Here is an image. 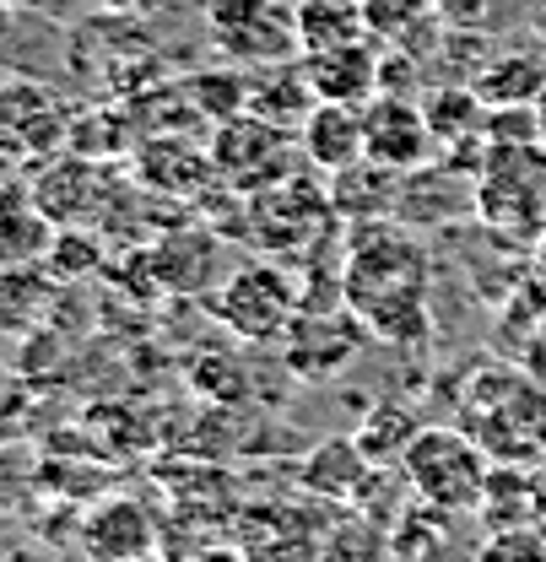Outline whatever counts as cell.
Returning a JSON list of instances; mask_svg holds the SVG:
<instances>
[{
  "label": "cell",
  "mask_w": 546,
  "mask_h": 562,
  "mask_svg": "<svg viewBox=\"0 0 546 562\" xmlns=\"http://www.w3.org/2000/svg\"><path fill=\"white\" fill-rule=\"evenodd\" d=\"M433 260L422 238L395 216L352 222L342 255V303L368 325L374 341L427 347L433 341Z\"/></svg>",
  "instance_id": "obj_1"
},
{
  "label": "cell",
  "mask_w": 546,
  "mask_h": 562,
  "mask_svg": "<svg viewBox=\"0 0 546 562\" xmlns=\"http://www.w3.org/2000/svg\"><path fill=\"white\" fill-rule=\"evenodd\" d=\"M460 427L492 454V465H546V390L514 368H481L460 395Z\"/></svg>",
  "instance_id": "obj_2"
},
{
  "label": "cell",
  "mask_w": 546,
  "mask_h": 562,
  "mask_svg": "<svg viewBox=\"0 0 546 562\" xmlns=\"http://www.w3.org/2000/svg\"><path fill=\"white\" fill-rule=\"evenodd\" d=\"M406 487L433 508V514H471L481 508V492L492 476V454L455 422V427H422L411 438L406 460Z\"/></svg>",
  "instance_id": "obj_3"
},
{
  "label": "cell",
  "mask_w": 546,
  "mask_h": 562,
  "mask_svg": "<svg viewBox=\"0 0 546 562\" xmlns=\"http://www.w3.org/2000/svg\"><path fill=\"white\" fill-rule=\"evenodd\" d=\"M477 216L487 227L542 238L546 233V146L542 140H487L477 162Z\"/></svg>",
  "instance_id": "obj_4"
},
{
  "label": "cell",
  "mask_w": 546,
  "mask_h": 562,
  "mask_svg": "<svg viewBox=\"0 0 546 562\" xmlns=\"http://www.w3.org/2000/svg\"><path fill=\"white\" fill-rule=\"evenodd\" d=\"M336 216L331 184H314L303 168L276 179L266 190L244 195V238H255L266 255H303L320 244L325 222Z\"/></svg>",
  "instance_id": "obj_5"
},
{
  "label": "cell",
  "mask_w": 546,
  "mask_h": 562,
  "mask_svg": "<svg viewBox=\"0 0 546 562\" xmlns=\"http://www.w3.org/2000/svg\"><path fill=\"white\" fill-rule=\"evenodd\" d=\"M298 286L292 277L271 266V260H255V266H238L233 277L222 281V286H211V297H205V308H211V319L222 325V330H233L238 341H281L287 336V325L298 319Z\"/></svg>",
  "instance_id": "obj_6"
},
{
  "label": "cell",
  "mask_w": 546,
  "mask_h": 562,
  "mask_svg": "<svg viewBox=\"0 0 546 562\" xmlns=\"http://www.w3.org/2000/svg\"><path fill=\"white\" fill-rule=\"evenodd\" d=\"M211 157H216L222 184L255 195V190H266L276 179L298 173V157H303V151H298V131H292V125H276L266 114L244 109V114H233V120L216 125Z\"/></svg>",
  "instance_id": "obj_7"
},
{
  "label": "cell",
  "mask_w": 546,
  "mask_h": 562,
  "mask_svg": "<svg viewBox=\"0 0 546 562\" xmlns=\"http://www.w3.org/2000/svg\"><path fill=\"white\" fill-rule=\"evenodd\" d=\"M70 109L44 81H0V157L5 162H44L66 151Z\"/></svg>",
  "instance_id": "obj_8"
},
{
  "label": "cell",
  "mask_w": 546,
  "mask_h": 562,
  "mask_svg": "<svg viewBox=\"0 0 546 562\" xmlns=\"http://www.w3.org/2000/svg\"><path fill=\"white\" fill-rule=\"evenodd\" d=\"M363 336H368V325L346 303L342 308H298V319L281 336V362H287L292 379L320 384V379H336L346 362L357 357Z\"/></svg>",
  "instance_id": "obj_9"
},
{
  "label": "cell",
  "mask_w": 546,
  "mask_h": 562,
  "mask_svg": "<svg viewBox=\"0 0 546 562\" xmlns=\"http://www.w3.org/2000/svg\"><path fill=\"white\" fill-rule=\"evenodd\" d=\"M211 33L233 60L281 66L298 44V16L276 0H211Z\"/></svg>",
  "instance_id": "obj_10"
},
{
  "label": "cell",
  "mask_w": 546,
  "mask_h": 562,
  "mask_svg": "<svg viewBox=\"0 0 546 562\" xmlns=\"http://www.w3.org/2000/svg\"><path fill=\"white\" fill-rule=\"evenodd\" d=\"M433 125L422 114V103L395 98V92H379L368 109H363V157L390 168V173H416L427 168L433 157Z\"/></svg>",
  "instance_id": "obj_11"
},
{
  "label": "cell",
  "mask_w": 546,
  "mask_h": 562,
  "mask_svg": "<svg viewBox=\"0 0 546 562\" xmlns=\"http://www.w3.org/2000/svg\"><path fill=\"white\" fill-rule=\"evenodd\" d=\"M27 190H33V201L44 206V216L55 227H70V222H87V216L103 211L109 173H103V162H92V157L66 146V151H55V157L27 168Z\"/></svg>",
  "instance_id": "obj_12"
},
{
  "label": "cell",
  "mask_w": 546,
  "mask_h": 562,
  "mask_svg": "<svg viewBox=\"0 0 546 562\" xmlns=\"http://www.w3.org/2000/svg\"><path fill=\"white\" fill-rule=\"evenodd\" d=\"M81 558L87 562H146L157 552V519L146 514V503L136 497H98L81 514Z\"/></svg>",
  "instance_id": "obj_13"
},
{
  "label": "cell",
  "mask_w": 546,
  "mask_h": 562,
  "mask_svg": "<svg viewBox=\"0 0 546 562\" xmlns=\"http://www.w3.org/2000/svg\"><path fill=\"white\" fill-rule=\"evenodd\" d=\"M303 81L314 92V103H357L368 109L379 98V49L368 38H352V44H331V49H309L303 60Z\"/></svg>",
  "instance_id": "obj_14"
},
{
  "label": "cell",
  "mask_w": 546,
  "mask_h": 562,
  "mask_svg": "<svg viewBox=\"0 0 546 562\" xmlns=\"http://www.w3.org/2000/svg\"><path fill=\"white\" fill-rule=\"evenodd\" d=\"M136 179L152 195L201 201L222 173H216V157L201 151V146H190V140H179V136H152L136 146Z\"/></svg>",
  "instance_id": "obj_15"
},
{
  "label": "cell",
  "mask_w": 546,
  "mask_h": 562,
  "mask_svg": "<svg viewBox=\"0 0 546 562\" xmlns=\"http://www.w3.org/2000/svg\"><path fill=\"white\" fill-rule=\"evenodd\" d=\"M49 244H55V222L33 201L27 179H5L0 184V271L44 266Z\"/></svg>",
  "instance_id": "obj_16"
},
{
  "label": "cell",
  "mask_w": 546,
  "mask_h": 562,
  "mask_svg": "<svg viewBox=\"0 0 546 562\" xmlns=\"http://www.w3.org/2000/svg\"><path fill=\"white\" fill-rule=\"evenodd\" d=\"M298 151L320 173H342L363 157V109L357 103H314L298 125Z\"/></svg>",
  "instance_id": "obj_17"
},
{
  "label": "cell",
  "mask_w": 546,
  "mask_h": 562,
  "mask_svg": "<svg viewBox=\"0 0 546 562\" xmlns=\"http://www.w3.org/2000/svg\"><path fill=\"white\" fill-rule=\"evenodd\" d=\"M368 476H374V460L363 454V443L357 438H320L309 454H303V487L314 492V497H325V503H357L363 487H368Z\"/></svg>",
  "instance_id": "obj_18"
},
{
  "label": "cell",
  "mask_w": 546,
  "mask_h": 562,
  "mask_svg": "<svg viewBox=\"0 0 546 562\" xmlns=\"http://www.w3.org/2000/svg\"><path fill=\"white\" fill-rule=\"evenodd\" d=\"M401 184H406V173H390V168L357 157L352 168L331 173V206H336V216H346V222L395 216V206H401Z\"/></svg>",
  "instance_id": "obj_19"
},
{
  "label": "cell",
  "mask_w": 546,
  "mask_h": 562,
  "mask_svg": "<svg viewBox=\"0 0 546 562\" xmlns=\"http://www.w3.org/2000/svg\"><path fill=\"white\" fill-rule=\"evenodd\" d=\"M211 255H216V244L205 233H168L146 260H152V281L157 286H168V292L174 286L179 292H201L205 281H211V266H205Z\"/></svg>",
  "instance_id": "obj_20"
},
{
  "label": "cell",
  "mask_w": 546,
  "mask_h": 562,
  "mask_svg": "<svg viewBox=\"0 0 546 562\" xmlns=\"http://www.w3.org/2000/svg\"><path fill=\"white\" fill-rule=\"evenodd\" d=\"M292 16H298L303 55L309 49H331V44H352V38H368L363 0H298Z\"/></svg>",
  "instance_id": "obj_21"
},
{
  "label": "cell",
  "mask_w": 546,
  "mask_h": 562,
  "mask_svg": "<svg viewBox=\"0 0 546 562\" xmlns=\"http://www.w3.org/2000/svg\"><path fill=\"white\" fill-rule=\"evenodd\" d=\"M416 432H422L416 412H411V406H395V401H385V406H374V412L363 417V427H357L352 438L363 443V454H368L374 465H401Z\"/></svg>",
  "instance_id": "obj_22"
},
{
  "label": "cell",
  "mask_w": 546,
  "mask_h": 562,
  "mask_svg": "<svg viewBox=\"0 0 546 562\" xmlns=\"http://www.w3.org/2000/svg\"><path fill=\"white\" fill-rule=\"evenodd\" d=\"M49 286H55V277H49L44 266H16V271H0V330H5V336L33 330V325L44 319Z\"/></svg>",
  "instance_id": "obj_23"
},
{
  "label": "cell",
  "mask_w": 546,
  "mask_h": 562,
  "mask_svg": "<svg viewBox=\"0 0 546 562\" xmlns=\"http://www.w3.org/2000/svg\"><path fill=\"white\" fill-rule=\"evenodd\" d=\"M185 103H190L201 120L222 125V120H233V114L249 109V81H244L238 70H196V76L185 81Z\"/></svg>",
  "instance_id": "obj_24"
},
{
  "label": "cell",
  "mask_w": 546,
  "mask_h": 562,
  "mask_svg": "<svg viewBox=\"0 0 546 562\" xmlns=\"http://www.w3.org/2000/svg\"><path fill=\"white\" fill-rule=\"evenodd\" d=\"M477 92L487 109H498V103H536L546 92V76L536 60H520V55H509V60H498V66H487L477 76Z\"/></svg>",
  "instance_id": "obj_25"
},
{
  "label": "cell",
  "mask_w": 546,
  "mask_h": 562,
  "mask_svg": "<svg viewBox=\"0 0 546 562\" xmlns=\"http://www.w3.org/2000/svg\"><path fill=\"white\" fill-rule=\"evenodd\" d=\"M103 266V244L92 238V233H76V222L70 227H55V244H49V255H44V271L55 281H81L92 277Z\"/></svg>",
  "instance_id": "obj_26"
},
{
  "label": "cell",
  "mask_w": 546,
  "mask_h": 562,
  "mask_svg": "<svg viewBox=\"0 0 546 562\" xmlns=\"http://www.w3.org/2000/svg\"><path fill=\"white\" fill-rule=\"evenodd\" d=\"M66 146L81 151V157H92V162H109L125 146V136H120V120L114 114H70Z\"/></svg>",
  "instance_id": "obj_27"
},
{
  "label": "cell",
  "mask_w": 546,
  "mask_h": 562,
  "mask_svg": "<svg viewBox=\"0 0 546 562\" xmlns=\"http://www.w3.org/2000/svg\"><path fill=\"white\" fill-rule=\"evenodd\" d=\"M477 562H546V536L531 525H503L481 541Z\"/></svg>",
  "instance_id": "obj_28"
},
{
  "label": "cell",
  "mask_w": 546,
  "mask_h": 562,
  "mask_svg": "<svg viewBox=\"0 0 546 562\" xmlns=\"http://www.w3.org/2000/svg\"><path fill=\"white\" fill-rule=\"evenodd\" d=\"M433 0H363V22L368 38H406L411 27L427 16Z\"/></svg>",
  "instance_id": "obj_29"
},
{
  "label": "cell",
  "mask_w": 546,
  "mask_h": 562,
  "mask_svg": "<svg viewBox=\"0 0 546 562\" xmlns=\"http://www.w3.org/2000/svg\"><path fill=\"white\" fill-rule=\"evenodd\" d=\"M190 379H196V390H201V395L222 401V406L244 401V390H249L244 368H238V362H216V357H201V362L190 368Z\"/></svg>",
  "instance_id": "obj_30"
},
{
  "label": "cell",
  "mask_w": 546,
  "mask_h": 562,
  "mask_svg": "<svg viewBox=\"0 0 546 562\" xmlns=\"http://www.w3.org/2000/svg\"><path fill=\"white\" fill-rule=\"evenodd\" d=\"M487 140H546L542 109H525V103H498V109H487Z\"/></svg>",
  "instance_id": "obj_31"
},
{
  "label": "cell",
  "mask_w": 546,
  "mask_h": 562,
  "mask_svg": "<svg viewBox=\"0 0 546 562\" xmlns=\"http://www.w3.org/2000/svg\"><path fill=\"white\" fill-rule=\"evenodd\" d=\"M395 562H444V541L438 530H422V525H401L395 541H390Z\"/></svg>",
  "instance_id": "obj_32"
},
{
  "label": "cell",
  "mask_w": 546,
  "mask_h": 562,
  "mask_svg": "<svg viewBox=\"0 0 546 562\" xmlns=\"http://www.w3.org/2000/svg\"><path fill=\"white\" fill-rule=\"evenodd\" d=\"M536 519H546V471L536 476Z\"/></svg>",
  "instance_id": "obj_33"
},
{
  "label": "cell",
  "mask_w": 546,
  "mask_h": 562,
  "mask_svg": "<svg viewBox=\"0 0 546 562\" xmlns=\"http://www.w3.org/2000/svg\"><path fill=\"white\" fill-rule=\"evenodd\" d=\"M5 395H11V379H5V368H0V406H5Z\"/></svg>",
  "instance_id": "obj_34"
},
{
  "label": "cell",
  "mask_w": 546,
  "mask_h": 562,
  "mask_svg": "<svg viewBox=\"0 0 546 562\" xmlns=\"http://www.w3.org/2000/svg\"><path fill=\"white\" fill-rule=\"evenodd\" d=\"M542 271H546V233H542Z\"/></svg>",
  "instance_id": "obj_35"
},
{
  "label": "cell",
  "mask_w": 546,
  "mask_h": 562,
  "mask_svg": "<svg viewBox=\"0 0 546 562\" xmlns=\"http://www.w3.org/2000/svg\"><path fill=\"white\" fill-rule=\"evenodd\" d=\"M201 562H238V558H201Z\"/></svg>",
  "instance_id": "obj_36"
}]
</instances>
